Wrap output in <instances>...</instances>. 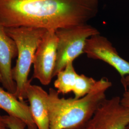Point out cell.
<instances>
[{
    "mask_svg": "<svg viewBox=\"0 0 129 129\" xmlns=\"http://www.w3.org/2000/svg\"><path fill=\"white\" fill-rule=\"evenodd\" d=\"M31 82V79L26 88V96L33 119L37 129H50L47 106L48 93L40 86L32 85Z\"/></svg>",
    "mask_w": 129,
    "mask_h": 129,
    "instance_id": "10",
    "label": "cell"
},
{
    "mask_svg": "<svg viewBox=\"0 0 129 129\" xmlns=\"http://www.w3.org/2000/svg\"><path fill=\"white\" fill-rule=\"evenodd\" d=\"M111 86V81L103 78L79 99L60 98L56 89L50 88L47 100L50 129H83L106 100V92Z\"/></svg>",
    "mask_w": 129,
    "mask_h": 129,
    "instance_id": "2",
    "label": "cell"
},
{
    "mask_svg": "<svg viewBox=\"0 0 129 129\" xmlns=\"http://www.w3.org/2000/svg\"><path fill=\"white\" fill-rule=\"evenodd\" d=\"M0 109L8 115L23 120L27 129H37L33 119L30 107L23 101L19 100L14 94L0 87Z\"/></svg>",
    "mask_w": 129,
    "mask_h": 129,
    "instance_id": "11",
    "label": "cell"
},
{
    "mask_svg": "<svg viewBox=\"0 0 129 129\" xmlns=\"http://www.w3.org/2000/svg\"><path fill=\"white\" fill-rule=\"evenodd\" d=\"M7 34L14 40L17 49L16 63L12 69V76L16 84L14 95L19 100L26 99V88L28 76L35 53L46 30L31 27L5 28Z\"/></svg>",
    "mask_w": 129,
    "mask_h": 129,
    "instance_id": "3",
    "label": "cell"
},
{
    "mask_svg": "<svg viewBox=\"0 0 129 129\" xmlns=\"http://www.w3.org/2000/svg\"><path fill=\"white\" fill-rule=\"evenodd\" d=\"M5 122L9 129H25V123L18 118L9 115L4 116Z\"/></svg>",
    "mask_w": 129,
    "mask_h": 129,
    "instance_id": "12",
    "label": "cell"
},
{
    "mask_svg": "<svg viewBox=\"0 0 129 129\" xmlns=\"http://www.w3.org/2000/svg\"><path fill=\"white\" fill-rule=\"evenodd\" d=\"M54 87L59 94L73 92L74 98L79 99L90 92L97 80L85 75L78 74L74 68L73 62H70L56 76Z\"/></svg>",
    "mask_w": 129,
    "mask_h": 129,
    "instance_id": "8",
    "label": "cell"
},
{
    "mask_svg": "<svg viewBox=\"0 0 129 129\" xmlns=\"http://www.w3.org/2000/svg\"><path fill=\"white\" fill-rule=\"evenodd\" d=\"M121 82L125 90H129V76H127L123 79H121Z\"/></svg>",
    "mask_w": 129,
    "mask_h": 129,
    "instance_id": "14",
    "label": "cell"
},
{
    "mask_svg": "<svg viewBox=\"0 0 129 129\" xmlns=\"http://www.w3.org/2000/svg\"><path fill=\"white\" fill-rule=\"evenodd\" d=\"M0 129H9L5 122L3 116L1 115V114H0Z\"/></svg>",
    "mask_w": 129,
    "mask_h": 129,
    "instance_id": "15",
    "label": "cell"
},
{
    "mask_svg": "<svg viewBox=\"0 0 129 129\" xmlns=\"http://www.w3.org/2000/svg\"><path fill=\"white\" fill-rule=\"evenodd\" d=\"M17 56V49L13 39L7 34L0 23V70L2 84L5 89L14 94L16 84L12 76V60Z\"/></svg>",
    "mask_w": 129,
    "mask_h": 129,
    "instance_id": "9",
    "label": "cell"
},
{
    "mask_svg": "<svg viewBox=\"0 0 129 129\" xmlns=\"http://www.w3.org/2000/svg\"><path fill=\"white\" fill-rule=\"evenodd\" d=\"M129 125V108L115 96L102 103L83 129H126Z\"/></svg>",
    "mask_w": 129,
    "mask_h": 129,
    "instance_id": "5",
    "label": "cell"
},
{
    "mask_svg": "<svg viewBox=\"0 0 129 129\" xmlns=\"http://www.w3.org/2000/svg\"><path fill=\"white\" fill-rule=\"evenodd\" d=\"M57 38L55 31L47 30L42 38L35 53L33 64V78L42 85H49L54 77Z\"/></svg>",
    "mask_w": 129,
    "mask_h": 129,
    "instance_id": "6",
    "label": "cell"
},
{
    "mask_svg": "<svg viewBox=\"0 0 129 129\" xmlns=\"http://www.w3.org/2000/svg\"><path fill=\"white\" fill-rule=\"evenodd\" d=\"M57 38L56 59L54 77L70 62H73L84 53L87 41L93 36L100 35L96 28L87 23L55 31Z\"/></svg>",
    "mask_w": 129,
    "mask_h": 129,
    "instance_id": "4",
    "label": "cell"
},
{
    "mask_svg": "<svg viewBox=\"0 0 129 129\" xmlns=\"http://www.w3.org/2000/svg\"><path fill=\"white\" fill-rule=\"evenodd\" d=\"M2 74L0 70V83H2Z\"/></svg>",
    "mask_w": 129,
    "mask_h": 129,
    "instance_id": "16",
    "label": "cell"
},
{
    "mask_svg": "<svg viewBox=\"0 0 129 129\" xmlns=\"http://www.w3.org/2000/svg\"><path fill=\"white\" fill-rule=\"evenodd\" d=\"M121 102L123 105L129 108V90H125L121 98Z\"/></svg>",
    "mask_w": 129,
    "mask_h": 129,
    "instance_id": "13",
    "label": "cell"
},
{
    "mask_svg": "<svg viewBox=\"0 0 129 129\" xmlns=\"http://www.w3.org/2000/svg\"><path fill=\"white\" fill-rule=\"evenodd\" d=\"M99 8V0H0V23L55 31L87 23Z\"/></svg>",
    "mask_w": 129,
    "mask_h": 129,
    "instance_id": "1",
    "label": "cell"
},
{
    "mask_svg": "<svg viewBox=\"0 0 129 129\" xmlns=\"http://www.w3.org/2000/svg\"><path fill=\"white\" fill-rule=\"evenodd\" d=\"M126 129H129V125L128 126V127H127V128H126Z\"/></svg>",
    "mask_w": 129,
    "mask_h": 129,
    "instance_id": "17",
    "label": "cell"
},
{
    "mask_svg": "<svg viewBox=\"0 0 129 129\" xmlns=\"http://www.w3.org/2000/svg\"><path fill=\"white\" fill-rule=\"evenodd\" d=\"M84 53L89 58L102 60L110 65L120 74L121 79L129 76V62L121 57L111 42L100 34L88 39Z\"/></svg>",
    "mask_w": 129,
    "mask_h": 129,
    "instance_id": "7",
    "label": "cell"
}]
</instances>
